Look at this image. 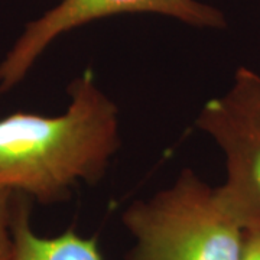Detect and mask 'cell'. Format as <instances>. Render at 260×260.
<instances>
[{
    "instance_id": "3",
    "label": "cell",
    "mask_w": 260,
    "mask_h": 260,
    "mask_svg": "<svg viewBox=\"0 0 260 260\" xmlns=\"http://www.w3.org/2000/svg\"><path fill=\"white\" fill-rule=\"evenodd\" d=\"M195 124L223 150L224 198L246 230L260 229V75L240 67L232 87L205 103Z\"/></svg>"
},
{
    "instance_id": "6",
    "label": "cell",
    "mask_w": 260,
    "mask_h": 260,
    "mask_svg": "<svg viewBox=\"0 0 260 260\" xmlns=\"http://www.w3.org/2000/svg\"><path fill=\"white\" fill-rule=\"evenodd\" d=\"M16 192L0 189V260H10L13 251V214Z\"/></svg>"
},
{
    "instance_id": "1",
    "label": "cell",
    "mask_w": 260,
    "mask_h": 260,
    "mask_svg": "<svg viewBox=\"0 0 260 260\" xmlns=\"http://www.w3.org/2000/svg\"><path fill=\"white\" fill-rule=\"evenodd\" d=\"M59 116L15 112L0 119V189L44 205L70 198L80 182L102 181L120 148L119 110L91 70L68 85Z\"/></svg>"
},
{
    "instance_id": "5",
    "label": "cell",
    "mask_w": 260,
    "mask_h": 260,
    "mask_svg": "<svg viewBox=\"0 0 260 260\" xmlns=\"http://www.w3.org/2000/svg\"><path fill=\"white\" fill-rule=\"evenodd\" d=\"M32 200L18 194L13 214V251L10 260H104L95 239L74 230L39 236L30 223Z\"/></svg>"
},
{
    "instance_id": "4",
    "label": "cell",
    "mask_w": 260,
    "mask_h": 260,
    "mask_svg": "<svg viewBox=\"0 0 260 260\" xmlns=\"http://www.w3.org/2000/svg\"><path fill=\"white\" fill-rule=\"evenodd\" d=\"M123 13H156L203 29L225 26L224 15L200 0H59L30 20L0 62V97L29 73L56 38L99 19Z\"/></svg>"
},
{
    "instance_id": "2",
    "label": "cell",
    "mask_w": 260,
    "mask_h": 260,
    "mask_svg": "<svg viewBox=\"0 0 260 260\" xmlns=\"http://www.w3.org/2000/svg\"><path fill=\"white\" fill-rule=\"evenodd\" d=\"M133 246L124 260H240L246 227L224 198L191 169L121 214Z\"/></svg>"
},
{
    "instance_id": "7",
    "label": "cell",
    "mask_w": 260,
    "mask_h": 260,
    "mask_svg": "<svg viewBox=\"0 0 260 260\" xmlns=\"http://www.w3.org/2000/svg\"><path fill=\"white\" fill-rule=\"evenodd\" d=\"M240 260H260V229L247 230Z\"/></svg>"
}]
</instances>
